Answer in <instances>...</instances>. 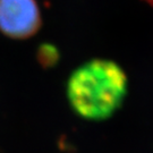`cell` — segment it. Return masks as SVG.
I'll use <instances>...</instances> for the list:
<instances>
[{
    "instance_id": "2",
    "label": "cell",
    "mask_w": 153,
    "mask_h": 153,
    "mask_svg": "<svg viewBox=\"0 0 153 153\" xmlns=\"http://www.w3.org/2000/svg\"><path fill=\"white\" fill-rule=\"evenodd\" d=\"M42 25L36 0H0V32L16 40L35 35Z\"/></svg>"
},
{
    "instance_id": "4",
    "label": "cell",
    "mask_w": 153,
    "mask_h": 153,
    "mask_svg": "<svg viewBox=\"0 0 153 153\" xmlns=\"http://www.w3.org/2000/svg\"><path fill=\"white\" fill-rule=\"evenodd\" d=\"M148 2H150V4H153V0H146Z\"/></svg>"
},
{
    "instance_id": "1",
    "label": "cell",
    "mask_w": 153,
    "mask_h": 153,
    "mask_svg": "<svg viewBox=\"0 0 153 153\" xmlns=\"http://www.w3.org/2000/svg\"><path fill=\"white\" fill-rule=\"evenodd\" d=\"M127 76L119 65L107 59H93L71 75L67 97L78 116L103 120L115 114L127 93Z\"/></svg>"
},
{
    "instance_id": "3",
    "label": "cell",
    "mask_w": 153,
    "mask_h": 153,
    "mask_svg": "<svg viewBox=\"0 0 153 153\" xmlns=\"http://www.w3.org/2000/svg\"><path fill=\"white\" fill-rule=\"evenodd\" d=\"M58 59L57 50L51 45H43L39 50V61L44 66H51Z\"/></svg>"
}]
</instances>
